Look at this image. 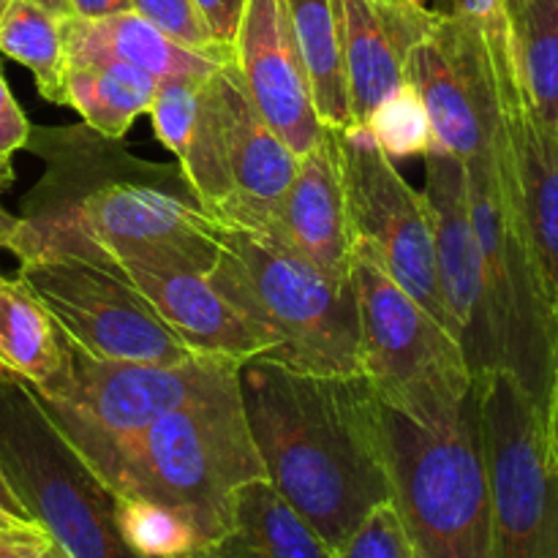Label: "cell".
<instances>
[{"instance_id": "45", "label": "cell", "mask_w": 558, "mask_h": 558, "mask_svg": "<svg viewBox=\"0 0 558 558\" xmlns=\"http://www.w3.org/2000/svg\"><path fill=\"white\" fill-rule=\"evenodd\" d=\"M11 0H0V16H3V11H5V5H9Z\"/></svg>"}, {"instance_id": "26", "label": "cell", "mask_w": 558, "mask_h": 558, "mask_svg": "<svg viewBox=\"0 0 558 558\" xmlns=\"http://www.w3.org/2000/svg\"><path fill=\"white\" fill-rule=\"evenodd\" d=\"M283 3L308 71L311 96L319 120L332 129H349L352 112H349L336 3L332 0H283Z\"/></svg>"}, {"instance_id": "35", "label": "cell", "mask_w": 558, "mask_h": 558, "mask_svg": "<svg viewBox=\"0 0 558 558\" xmlns=\"http://www.w3.org/2000/svg\"><path fill=\"white\" fill-rule=\"evenodd\" d=\"M194 5L218 47L234 52V38H238L240 20H243L245 0H194Z\"/></svg>"}, {"instance_id": "47", "label": "cell", "mask_w": 558, "mask_h": 558, "mask_svg": "<svg viewBox=\"0 0 558 558\" xmlns=\"http://www.w3.org/2000/svg\"><path fill=\"white\" fill-rule=\"evenodd\" d=\"M385 3H387V0H385ZM396 3H398V0H396Z\"/></svg>"}, {"instance_id": "14", "label": "cell", "mask_w": 558, "mask_h": 558, "mask_svg": "<svg viewBox=\"0 0 558 558\" xmlns=\"http://www.w3.org/2000/svg\"><path fill=\"white\" fill-rule=\"evenodd\" d=\"M490 76L499 104L494 167L521 213L545 298L558 322V125L534 112L518 69L490 71Z\"/></svg>"}, {"instance_id": "6", "label": "cell", "mask_w": 558, "mask_h": 558, "mask_svg": "<svg viewBox=\"0 0 558 558\" xmlns=\"http://www.w3.org/2000/svg\"><path fill=\"white\" fill-rule=\"evenodd\" d=\"M0 472L69 558H140L114 526V494L76 456L36 392L0 368Z\"/></svg>"}, {"instance_id": "22", "label": "cell", "mask_w": 558, "mask_h": 558, "mask_svg": "<svg viewBox=\"0 0 558 558\" xmlns=\"http://www.w3.org/2000/svg\"><path fill=\"white\" fill-rule=\"evenodd\" d=\"M60 31H63L65 63L120 60V63L147 71L158 82L174 80V76H207L223 65L221 60L183 47L136 11H120L101 20L65 16L60 20Z\"/></svg>"}, {"instance_id": "19", "label": "cell", "mask_w": 558, "mask_h": 558, "mask_svg": "<svg viewBox=\"0 0 558 558\" xmlns=\"http://www.w3.org/2000/svg\"><path fill=\"white\" fill-rule=\"evenodd\" d=\"M114 265L161 316L163 325L199 357H218L240 365L265 354L259 336L213 287L205 272L134 259H120Z\"/></svg>"}, {"instance_id": "38", "label": "cell", "mask_w": 558, "mask_h": 558, "mask_svg": "<svg viewBox=\"0 0 558 558\" xmlns=\"http://www.w3.org/2000/svg\"><path fill=\"white\" fill-rule=\"evenodd\" d=\"M36 534H47L38 523L20 521V518L9 515L0 510V539H20V537H36Z\"/></svg>"}, {"instance_id": "9", "label": "cell", "mask_w": 558, "mask_h": 558, "mask_svg": "<svg viewBox=\"0 0 558 558\" xmlns=\"http://www.w3.org/2000/svg\"><path fill=\"white\" fill-rule=\"evenodd\" d=\"M238 376V363L191 357L180 365L107 363L69 343V371L47 392H36L76 456L129 439L183 403L207 396Z\"/></svg>"}, {"instance_id": "41", "label": "cell", "mask_w": 558, "mask_h": 558, "mask_svg": "<svg viewBox=\"0 0 558 558\" xmlns=\"http://www.w3.org/2000/svg\"><path fill=\"white\" fill-rule=\"evenodd\" d=\"M33 3L41 5V9H47L49 14H54L58 20L71 16V0H33Z\"/></svg>"}, {"instance_id": "28", "label": "cell", "mask_w": 558, "mask_h": 558, "mask_svg": "<svg viewBox=\"0 0 558 558\" xmlns=\"http://www.w3.org/2000/svg\"><path fill=\"white\" fill-rule=\"evenodd\" d=\"M0 52L31 71L41 98L65 107V49L58 16L33 0H11L0 16Z\"/></svg>"}, {"instance_id": "16", "label": "cell", "mask_w": 558, "mask_h": 558, "mask_svg": "<svg viewBox=\"0 0 558 558\" xmlns=\"http://www.w3.org/2000/svg\"><path fill=\"white\" fill-rule=\"evenodd\" d=\"M234 65L267 125L294 156H305L319 142L325 123L314 107L308 71L283 0H245Z\"/></svg>"}, {"instance_id": "40", "label": "cell", "mask_w": 558, "mask_h": 558, "mask_svg": "<svg viewBox=\"0 0 558 558\" xmlns=\"http://www.w3.org/2000/svg\"><path fill=\"white\" fill-rule=\"evenodd\" d=\"M548 423H550V434H554L556 445H558V357H556V376H554V396H550V409H548Z\"/></svg>"}, {"instance_id": "21", "label": "cell", "mask_w": 558, "mask_h": 558, "mask_svg": "<svg viewBox=\"0 0 558 558\" xmlns=\"http://www.w3.org/2000/svg\"><path fill=\"white\" fill-rule=\"evenodd\" d=\"M213 74L161 80L147 114L161 145L178 158L194 199L216 218L232 199V180L223 156Z\"/></svg>"}, {"instance_id": "13", "label": "cell", "mask_w": 558, "mask_h": 558, "mask_svg": "<svg viewBox=\"0 0 558 558\" xmlns=\"http://www.w3.org/2000/svg\"><path fill=\"white\" fill-rule=\"evenodd\" d=\"M403 74L423 98L434 145L472 163L490 156L499 131L494 76L483 41L447 11H430L403 58Z\"/></svg>"}, {"instance_id": "20", "label": "cell", "mask_w": 558, "mask_h": 558, "mask_svg": "<svg viewBox=\"0 0 558 558\" xmlns=\"http://www.w3.org/2000/svg\"><path fill=\"white\" fill-rule=\"evenodd\" d=\"M341 31L352 125L368 123L374 109L407 82L403 58L430 9H409L396 0H332Z\"/></svg>"}, {"instance_id": "32", "label": "cell", "mask_w": 558, "mask_h": 558, "mask_svg": "<svg viewBox=\"0 0 558 558\" xmlns=\"http://www.w3.org/2000/svg\"><path fill=\"white\" fill-rule=\"evenodd\" d=\"M131 11L145 16L147 22L161 27L167 36H172L174 41L194 49V52L207 54L213 60H221V63L234 60V52L218 47L216 38L210 36V31L202 22L199 11H196L194 0H131Z\"/></svg>"}, {"instance_id": "15", "label": "cell", "mask_w": 558, "mask_h": 558, "mask_svg": "<svg viewBox=\"0 0 558 558\" xmlns=\"http://www.w3.org/2000/svg\"><path fill=\"white\" fill-rule=\"evenodd\" d=\"M425 199L434 221L436 270L445 311L472 376L496 371L494 332L485 300L483 254L472 221L466 167L441 147L425 153Z\"/></svg>"}, {"instance_id": "31", "label": "cell", "mask_w": 558, "mask_h": 558, "mask_svg": "<svg viewBox=\"0 0 558 558\" xmlns=\"http://www.w3.org/2000/svg\"><path fill=\"white\" fill-rule=\"evenodd\" d=\"M332 558H420L396 505L385 501L365 515V521L332 548Z\"/></svg>"}, {"instance_id": "34", "label": "cell", "mask_w": 558, "mask_h": 558, "mask_svg": "<svg viewBox=\"0 0 558 558\" xmlns=\"http://www.w3.org/2000/svg\"><path fill=\"white\" fill-rule=\"evenodd\" d=\"M31 131V120L25 118L16 98L11 96L9 82H5L3 71H0V191L14 180L11 158H14L16 150H25Z\"/></svg>"}, {"instance_id": "4", "label": "cell", "mask_w": 558, "mask_h": 558, "mask_svg": "<svg viewBox=\"0 0 558 558\" xmlns=\"http://www.w3.org/2000/svg\"><path fill=\"white\" fill-rule=\"evenodd\" d=\"M218 245L207 278L265 343L262 360L300 374H363L352 283H332L265 229L218 221Z\"/></svg>"}, {"instance_id": "18", "label": "cell", "mask_w": 558, "mask_h": 558, "mask_svg": "<svg viewBox=\"0 0 558 558\" xmlns=\"http://www.w3.org/2000/svg\"><path fill=\"white\" fill-rule=\"evenodd\" d=\"M270 234L281 238L332 283H352V229L343 194L338 129L325 125L319 142L300 156L298 174Z\"/></svg>"}, {"instance_id": "39", "label": "cell", "mask_w": 558, "mask_h": 558, "mask_svg": "<svg viewBox=\"0 0 558 558\" xmlns=\"http://www.w3.org/2000/svg\"><path fill=\"white\" fill-rule=\"evenodd\" d=\"M0 510L9 512V515H14V518H20V521L36 523L31 518V512L25 510V505H22V501H20V496H16L14 490H11L9 480L3 477V472H0Z\"/></svg>"}, {"instance_id": "23", "label": "cell", "mask_w": 558, "mask_h": 558, "mask_svg": "<svg viewBox=\"0 0 558 558\" xmlns=\"http://www.w3.org/2000/svg\"><path fill=\"white\" fill-rule=\"evenodd\" d=\"M185 558H332V550L267 480H251L234 494L227 532Z\"/></svg>"}, {"instance_id": "5", "label": "cell", "mask_w": 558, "mask_h": 558, "mask_svg": "<svg viewBox=\"0 0 558 558\" xmlns=\"http://www.w3.org/2000/svg\"><path fill=\"white\" fill-rule=\"evenodd\" d=\"M381 425L392 505L417 556L494 558L474 385L461 398L381 401Z\"/></svg>"}, {"instance_id": "7", "label": "cell", "mask_w": 558, "mask_h": 558, "mask_svg": "<svg viewBox=\"0 0 558 558\" xmlns=\"http://www.w3.org/2000/svg\"><path fill=\"white\" fill-rule=\"evenodd\" d=\"M494 558H558V445L548 412L505 368L474 376Z\"/></svg>"}, {"instance_id": "42", "label": "cell", "mask_w": 558, "mask_h": 558, "mask_svg": "<svg viewBox=\"0 0 558 558\" xmlns=\"http://www.w3.org/2000/svg\"><path fill=\"white\" fill-rule=\"evenodd\" d=\"M14 227H16V216L5 213V207L0 205V248H5L11 232H14ZM0 278H3V276H0Z\"/></svg>"}, {"instance_id": "36", "label": "cell", "mask_w": 558, "mask_h": 558, "mask_svg": "<svg viewBox=\"0 0 558 558\" xmlns=\"http://www.w3.org/2000/svg\"><path fill=\"white\" fill-rule=\"evenodd\" d=\"M120 11H131V0H71V16L82 20H101Z\"/></svg>"}, {"instance_id": "43", "label": "cell", "mask_w": 558, "mask_h": 558, "mask_svg": "<svg viewBox=\"0 0 558 558\" xmlns=\"http://www.w3.org/2000/svg\"><path fill=\"white\" fill-rule=\"evenodd\" d=\"M27 558H69V556H65L63 550H60L58 545H54L52 539H49L47 545H41V548H38V550H33V554L27 556Z\"/></svg>"}, {"instance_id": "3", "label": "cell", "mask_w": 558, "mask_h": 558, "mask_svg": "<svg viewBox=\"0 0 558 558\" xmlns=\"http://www.w3.org/2000/svg\"><path fill=\"white\" fill-rule=\"evenodd\" d=\"M82 461L114 496L156 501L189 518L205 543L229 529L234 494L251 480H267L238 376Z\"/></svg>"}, {"instance_id": "24", "label": "cell", "mask_w": 558, "mask_h": 558, "mask_svg": "<svg viewBox=\"0 0 558 558\" xmlns=\"http://www.w3.org/2000/svg\"><path fill=\"white\" fill-rule=\"evenodd\" d=\"M0 368L47 392L69 371V341L20 278H0Z\"/></svg>"}, {"instance_id": "25", "label": "cell", "mask_w": 558, "mask_h": 558, "mask_svg": "<svg viewBox=\"0 0 558 558\" xmlns=\"http://www.w3.org/2000/svg\"><path fill=\"white\" fill-rule=\"evenodd\" d=\"M158 80L120 60L65 63V107L76 109L98 134L123 140L140 114L150 112Z\"/></svg>"}, {"instance_id": "8", "label": "cell", "mask_w": 558, "mask_h": 558, "mask_svg": "<svg viewBox=\"0 0 558 558\" xmlns=\"http://www.w3.org/2000/svg\"><path fill=\"white\" fill-rule=\"evenodd\" d=\"M463 167L483 254L496 365L510 371L523 390L548 412L558 357V322L545 298L521 213L496 172L494 150Z\"/></svg>"}, {"instance_id": "2", "label": "cell", "mask_w": 558, "mask_h": 558, "mask_svg": "<svg viewBox=\"0 0 558 558\" xmlns=\"http://www.w3.org/2000/svg\"><path fill=\"white\" fill-rule=\"evenodd\" d=\"M238 385L267 483L327 548L392 501L381 401L363 374H300L254 357L238 365Z\"/></svg>"}, {"instance_id": "17", "label": "cell", "mask_w": 558, "mask_h": 558, "mask_svg": "<svg viewBox=\"0 0 558 558\" xmlns=\"http://www.w3.org/2000/svg\"><path fill=\"white\" fill-rule=\"evenodd\" d=\"M213 85L232 180V199L216 218L272 232L300 158L262 118L234 60L213 74Z\"/></svg>"}, {"instance_id": "44", "label": "cell", "mask_w": 558, "mask_h": 558, "mask_svg": "<svg viewBox=\"0 0 558 558\" xmlns=\"http://www.w3.org/2000/svg\"><path fill=\"white\" fill-rule=\"evenodd\" d=\"M398 3L409 5V9H428V3H425V0H398Z\"/></svg>"}, {"instance_id": "11", "label": "cell", "mask_w": 558, "mask_h": 558, "mask_svg": "<svg viewBox=\"0 0 558 558\" xmlns=\"http://www.w3.org/2000/svg\"><path fill=\"white\" fill-rule=\"evenodd\" d=\"M16 278L36 294L65 341L87 357L136 365L199 357L163 325L118 265L41 256L20 262Z\"/></svg>"}, {"instance_id": "30", "label": "cell", "mask_w": 558, "mask_h": 558, "mask_svg": "<svg viewBox=\"0 0 558 558\" xmlns=\"http://www.w3.org/2000/svg\"><path fill=\"white\" fill-rule=\"evenodd\" d=\"M365 129L392 161L425 156L434 147V129H430L428 112L423 107V98L409 82H403L396 93H390L374 109Z\"/></svg>"}, {"instance_id": "27", "label": "cell", "mask_w": 558, "mask_h": 558, "mask_svg": "<svg viewBox=\"0 0 558 558\" xmlns=\"http://www.w3.org/2000/svg\"><path fill=\"white\" fill-rule=\"evenodd\" d=\"M507 11L523 93L545 123L558 125V0H518Z\"/></svg>"}, {"instance_id": "29", "label": "cell", "mask_w": 558, "mask_h": 558, "mask_svg": "<svg viewBox=\"0 0 558 558\" xmlns=\"http://www.w3.org/2000/svg\"><path fill=\"white\" fill-rule=\"evenodd\" d=\"M114 526L140 558H185L205 545L189 518L136 496H114Z\"/></svg>"}, {"instance_id": "1", "label": "cell", "mask_w": 558, "mask_h": 558, "mask_svg": "<svg viewBox=\"0 0 558 558\" xmlns=\"http://www.w3.org/2000/svg\"><path fill=\"white\" fill-rule=\"evenodd\" d=\"M27 150L44 174L25 194L5 251L20 262L80 256L210 272L218 221L191 194L178 163L147 161L90 125L33 129Z\"/></svg>"}, {"instance_id": "33", "label": "cell", "mask_w": 558, "mask_h": 558, "mask_svg": "<svg viewBox=\"0 0 558 558\" xmlns=\"http://www.w3.org/2000/svg\"><path fill=\"white\" fill-rule=\"evenodd\" d=\"M447 14L456 16L461 25H466L483 41L490 69H518L515 52H512V27L507 0H452V9Z\"/></svg>"}, {"instance_id": "12", "label": "cell", "mask_w": 558, "mask_h": 558, "mask_svg": "<svg viewBox=\"0 0 558 558\" xmlns=\"http://www.w3.org/2000/svg\"><path fill=\"white\" fill-rule=\"evenodd\" d=\"M338 147L352 243L368 251L403 292L452 330L441 300L434 221L425 194L398 172L396 161L363 125L338 129Z\"/></svg>"}, {"instance_id": "10", "label": "cell", "mask_w": 558, "mask_h": 558, "mask_svg": "<svg viewBox=\"0 0 558 558\" xmlns=\"http://www.w3.org/2000/svg\"><path fill=\"white\" fill-rule=\"evenodd\" d=\"M363 376L385 403L461 398L472 390L463 349L430 311L403 292L379 262L352 243Z\"/></svg>"}, {"instance_id": "46", "label": "cell", "mask_w": 558, "mask_h": 558, "mask_svg": "<svg viewBox=\"0 0 558 558\" xmlns=\"http://www.w3.org/2000/svg\"><path fill=\"white\" fill-rule=\"evenodd\" d=\"M512 3H518V0H507V9H510V5H512Z\"/></svg>"}, {"instance_id": "37", "label": "cell", "mask_w": 558, "mask_h": 558, "mask_svg": "<svg viewBox=\"0 0 558 558\" xmlns=\"http://www.w3.org/2000/svg\"><path fill=\"white\" fill-rule=\"evenodd\" d=\"M49 543V534H36V537L22 539H0V558H27L33 550Z\"/></svg>"}]
</instances>
